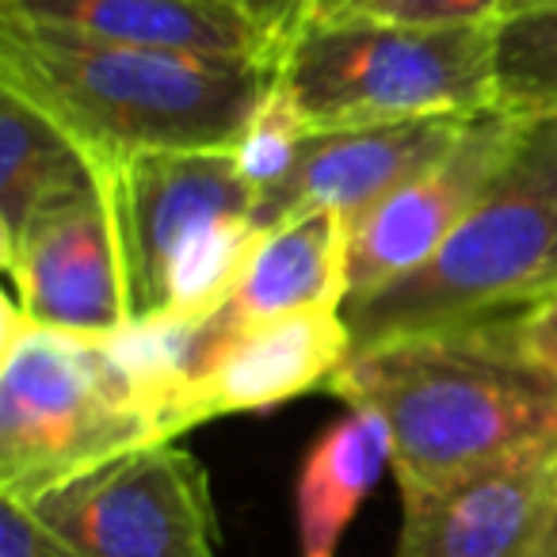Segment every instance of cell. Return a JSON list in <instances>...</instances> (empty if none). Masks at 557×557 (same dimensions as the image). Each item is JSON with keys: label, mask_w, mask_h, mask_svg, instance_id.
Masks as SVG:
<instances>
[{"label": "cell", "mask_w": 557, "mask_h": 557, "mask_svg": "<svg viewBox=\"0 0 557 557\" xmlns=\"http://www.w3.org/2000/svg\"><path fill=\"white\" fill-rule=\"evenodd\" d=\"M325 389L386 424L397 488L557 443V374L523 348L519 318L359 348Z\"/></svg>", "instance_id": "cell-1"}, {"label": "cell", "mask_w": 557, "mask_h": 557, "mask_svg": "<svg viewBox=\"0 0 557 557\" xmlns=\"http://www.w3.org/2000/svg\"><path fill=\"white\" fill-rule=\"evenodd\" d=\"M275 65L119 47L0 20V88L54 119L108 180L131 157L233 149Z\"/></svg>", "instance_id": "cell-2"}, {"label": "cell", "mask_w": 557, "mask_h": 557, "mask_svg": "<svg viewBox=\"0 0 557 557\" xmlns=\"http://www.w3.org/2000/svg\"><path fill=\"white\" fill-rule=\"evenodd\" d=\"M0 313V496L32 504L126 450L180 440L169 386L131 329H39L16 298H4Z\"/></svg>", "instance_id": "cell-3"}, {"label": "cell", "mask_w": 557, "mask_h": 557, "mask_svg": "<svg viewBox=\"0 0 557 557\" xmlns=\"http://www.w3.org/2000/svg\"><path fill=\"white\" fill-rule=\"evenodd\" d=\"M557 290V115L519 119L478 207L417 271L344 306L359 348L409 333L519 318Z\"/></svg>", "instance_id": "cell-4"}, {"label": "cell", "mask_w": 557, "mask_h": 557, "mask_svg": "<svg viewBox=\"0 0 557 557\" xmlns=\"http://www.w3.org/2000/svg\"><path fill=\"white\" fill-rule=\"evenodd\" d=\"M103 191L131 329H199L214 318L263 237L233 149L131 157Z\"/></svg>", "instance_id": "cell-5"}, {"label": "cell", "mask_w": 557, "mask_h": 557, "mask_svg": "<svg viewBox=\"0 0 557 557\" xmlns=\"http://www.w3.org/2000/svg\"><path fill=\"white\" fill-rule=\"evenodd\" d=\"M310 131L478 115L493 103V24L412 27L356 12L302 20L275 65Z\"/></svg>", "instance_id": "cell-6"}, {"label": "cell", "mask_w": 557, "mask_h": 557, "mask_svg": "<svg viewBox=\"0 0 557 557\" xmlns=\"http://www.w3.org/2000/svg\"><path fill=\"white\" fill-rule=\"evenodd\" d=\"M24 508L85 557H218L210 478L176 440L126 450Z\"/></svg>", "instance_id": "cell-7"}, {"label": "cell", "mask_w": 557, "mask_h": 557, "mask_svg": "<svg viewBox=\"0 0 557 557\" xmlns=\"http://www.w3.org/2000/svg\"><path fill=\"white\" fill-rule=\"evenodd\" d=\"M0 20L119 47L278 65L302 9L290 0H0Z\"/></svg>", "instance_id": "cell-8"}, {"label": "cell", "mask_w": 557, "mask_h": 557, "mask_svg": "<svg viewBox=\"0 0 557 557\" xmlns=\"http://www.w3.org/2000/svg\"><path fill=\"white\" fill-rule=\"evenodd\" d=\"M519 119L488 108L470 119L466 134L447 157L424 169L417 180L397 187L389 199L367 210L351 225L348 278L351 298L371 295L394 278L417 271L443 248L466 214L478 207L516 146ZM348 298V302H351Z\"/></svg>", "instance_id": "cell-9"}, {"label": "cell", "mask_w": 557, "mask_h": 557, "mask_svg": "<svg viewBox=\"0 0 557 557\" xmlns=\"http://www.w3.org/2000/svg\"><path fill=\"white\" fill-rule=\"evenodd\" d=\"M557 485V443L401 488L394 557H531Z\"/></svg>", "instance_id": "cell-10"}, {"label": "cell", "mask_w": 557, "mask_h": 557, "mask_svg": "<svg viewBox=\"0 0 557 557\" xmlns=\"http://www.w3.org/2000/svg\"><path fill=\"white\" fill-rule=\"evenodd\" d=\"M481 115V111H478ZM473 115L409 119L386 126H348V131H310L298 149L290 176L256 199V225L287 222L290 214L325 207L356 225L367 210L432 169L455 149Z\"/></svg>", "instance_id": "cell-11"}, {"label": "cell", "mask_w": 557, "mask_h": 557, "mask_svg": "<svg viewBox=\"0 0 557 557\" xmlns=\"http://www.w3.org/2000/svg\"><path fill=\"white\" fill-rule=\"evenodd\" d=\"M351 225L336 210L313 207L290 214L287 222L263 230L248 268L233 287L230 302L202 321L199 329L180 333V363L184 379L199 371V363L230 336L271 321L298 318L313 310H344L351 298L348 278ZM187 389V386H184ZM184 405V401H180ZM184 417V412H180Z\"/></svg>", "instance_id": "cell-12"}, {"label": "cell", "mask_w": 557, "mask_h": 557, "mask_svg": "<svg viewBox=\"0 0 557 557\" xmlns=\"http://www.w3.org/2000/svg\"><path fill=\"white\" fill-rule=\"evenodd\" d=\"M0 263L32 325L77 336H115L131 329L108 195L35 225Z\"/></svg>", "instance_id": "cell-13"}, {"label": "cell", "mask_w": 557, "mask_h": 557, "mask_svg": "<svg viewBox=\"0 0 557 557\" xmlns=\"http://www.w3.org/2000/svg\"><path fill=\"white\" fill-rule=\"evenodd\" d=\"M356 351L344 310H313L256 325L218 344L184 389V428L233 412H263L325 389Z\"/></svg>", "instance_id": "cell-14"}, {"label": "cell", "mask_w": 557, "mask_h": 557, "mask_svg": "<svg viewBox=\"0 0 557 557\" xmlns=\"http://www.w3.org/2000/svg\"><path fill=\"white\" fill-rule=\"evenodd\" d=\"M103 195L92 157L54 119L0 88V260L35 225Z\"/></svg>", "instance_id": "cell-15"}, {"label": "cell", "mask_w": 557, "mask_h": 557, "mask_svg": "<svg viewBox=\"0 0 557 557\" xmlns=\"http://www.w3.org/2000/svg\"><path fill=\"white\" fill-rule=\"evenodd\" d=\"M394 462L389 435L374 412L351 409L310 447L295 485V519L302 557H329Z\"/></svg>", "instance_id": "cell-16"}, {"label": "cell", "mask_w": 557, "mask_h": 557, "mask_svg": "<svg viewBox=\"0 0 557 557\" xmlns=\"http://www.w3.org/2000/svg\"><path fill=\"white\" fill-rule=\"evenodd\" d=\"M493 103L516 119L557 115V4L493 24Z\"/></svg>", "instance_id": "cell-17"}, {"label": "cell", "mask_w": 557, "mask_h": 557, "mask_svg": "<svg viewBox=\"0 0 557 557\" xmlns=\"http://www.w3.org/2000/svg\"><path fill=\"white\" fill-rule=\"evenodd\" d=\"M306 134H310V126H306L295 100H290L287 88L278 85V77H275L268 92H263L260 108L248 119V126L240 131L237 146H233L237 172L256 191V199L290 176Z\"/></svg>", "instance_id": "cell-18"}, {"label": "cell", "mask_w": 557, "mask_h": 557, "mask_svg": "<svg viewBox=\"0 0 557 557\" xmlns=\"http://www.w3.org/2000/svg\"><path fill=\"white\" fill-rule=\"evenodd\" d=\"M500 9L504 0H379L371 16L412 27H488Z\"/></svg>", "instance_id": "cell-19"}, {"label": "cell", "mask_w": 557, "mask_h": 557, "mask_svg": "<svg viewBox=\"0 0 557 557\" xmlns=\"http://www.w3.org/2000/svg\"><path fill=\"white\" fill-rule=\"evenodd\" d=\"M0 557H85L35 519L32 508L0 496Z\"/></svg>", "instance_id": "cell-20"}, {"label": "cell", "mask_w": 557, "mask_h": 557, "mask_svg": "<svg viewBox=\"0 0 557 557\" xmlns=\"http://www.w3.org/2000/svg\"><path fill=\"white\" fill-rule=\"evenodd\" d=\"M519 341L546 371L557 374V290L527 313H519Z\"/></svg>", "instance_id": "cell-21"}, {"label": "cell", "mask_w": 557, "mask_h": 557, "mask_svg": "<svg viewBox=\"0 0 557 557\" xmlns=\"http://www.w3.org/2000/svg\"><path fill=\"white\" fill-rule=\"evenodd\" d=\"M379 0H302V20H341L371 12Z\"/></svg>", "instance_id": "cell-22"}, {"label": "cell", "mask_w": 557, "mask_h": 557, "mask_svg": "<svg viewBox=\"0 0 557 557\" xmlns=\"http://www.w3.org/2000/svg\"><path fill=\"white\" fill-rule=\"evenodd\" d=\"M531 557H557V485H554V500H549V516L546 527L539 534V546H534Z\"/></svg>", "instance_id": "cell-23"}, {"label": "cell", "mask_w": 557, "mask_h": 557, "mask_svg": "<svg viewBox=\"0 0 557 557\" xmlns=\"http://www.w3.org/2000/svg\"><path fill=\"white\" fill-rule=\"evenodd\" d=\"M549 4H557V0H504V9H500V20H504V16H519V12L549 9Z\"/></svg>", "instance_id": "cell-24"}, {"label": "cell", "mask_w": 557, "mask_h": 557, "mask_svg": "<svg viewBox=\"0 0 557 557\" xmlns=\"http://www.w3.org/2000/svg\"><path fill=\"white\" fill-rule=\"evenodd\" d=\"M290 4H298V9H302V0H290Z\"/></svg>", "instance_id": "cell-25"}, {"label": "cell", "mask_w": 557, "mask_h": 557, "mask_svg": "<svg viewBox=\"0 0 557 557\" xmlns=\"http://www.w3.org/2000/svg\"><path fill=\"white\" fill-rule=\"evenodd\" d=\"M329 557H333V554H329Z\"/></svg>", "instance_id": "cell-26"}]
</instances>
